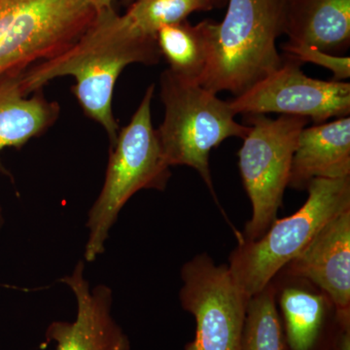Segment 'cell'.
Here are the masks:
<instances>
[{
    "label": "cell",
    "instance_id": "obj_1",
    "mask_svg": "<svg viewBox=\"0 0 350 350\" xmlns=\"http://www.w3.org/2000/svg\"><path fill=\"white\" fill-rule=\"evenodd\" d=\"M161 57L156 38L137 36L123 15L108 7L101 9L93 24L66 52L27 69L22 85L29 94L42 90L55 78L75 77L71 92L85 114L107 131L111 147L120 131L112 107L120 75L129 64L152 66Z\"/></svg>",
    "mask_w": 350,
    "mask_h": 350
},
{
    "label": "cell",
    "instance_id": "obj_2",
    "mask_svg": "<svg viewBox=\"0 0 350 350\" xmlns=\"http://www.w3.org/2000/svg\"><path fill=\"white\" fill-rule=\"evenodd\" d=\"M287 0H228L213 24L211 56L200 85L238 96L282 66L276 40L285 33Z\"/></svg>",
    "mask_w": 350,
    "mask_h": 350
},
{
    "label": "cell",
    "instance_id": "obj_3",
    "mask_svg": "<svg viewBox=\"0 0 350 350\" xmlns=\"http://www.w3.org/2000/svg\"><path fill=\"white\" fill-rule=\"evenodd\" d=\"M155 85L147 88L128 126L120 129L110 147L105 183L88 213L84 258L94 262L105 243L119 213L133 195L146 189L163 191L170 178V165L152 123L151 103Z\"/></svg>",
    "mask_w": 350,
    "mask_h": 350
},
{
    "label": "cell",
    "instance_id": "obj_4",
    "mask_svg": "<svg viewBox=\"0 0 350 350\" xmlns=\"http://www.w3.org/2000/svg\"><path fill=\"white\" fill-rule=\"evenodd\" d=\"M293 215L276 219L254 241H239L229 258L234 280L248 299L261 292L334 217L350 208V176L315 178Z\"/></svg>",
    "mask_w": 350,
    "mask_h": 350
},
{
    "label": "cell",
    "instance_id": "obj_5",
    "mask_svg": "<svg viewBox=\"0 0 350 350\" xmlns=\"http://www.w3.org/2000/svg\"><path fill=\"white\" fill-rule=\"evenodd\" d=\"M165 118L157 130L170 167L187 165L197 170L214 195L209 154L229 137H246L250 126L241 125L228 101L198 83L187 81L170 69L160 77Z\"/></svg>",
    "mask_w": 350,
    "mask_h": 350
},
{
    "label": "cell",
    "instance_id": "obj_6",
    "mask_svg": "<svg viewBox=\"0 0 350 350\" xmlns=\"http://www.w3.org/2000/svg\"><path fill=\"white\" fill-rule=\"evenodd\" d=\"M100 10L93 0H0V77L63 54Z\"/></svg>",
    "mask_w": 350,
    "mask_h": 350
},
{
    "label": "cell",
    "instance_id": "obj_7",
    "mask_svg": "<svg viewBox=\"0 0 350 350\" xmlns=\"http://www.w3.org/2000/svg\"><path fill=\"white\" fill-rule=\"evenodd\" d=\"M250 130L239 152V167L252 206V216L239 241L261 238L276 220L289 183L292 159L301 131L310 119L282 115H247Z\"/></svg>",
    "mask_w": 350,
    "mask_h": 350
},
{
    "label": "cell",
    "instance_id": "obj_8",
    "mask_svg": "<svg viewBox=\"0 0 350 350\" xmlns=\"http://www.w3.org/2000/svg\"><path fill=\"white\" fill-rule=\"evenodd\" d=\"M181 306L196 321L195 337L183 350H241L250 299L228 265L200 254L183 265Z\"/></svg>",
    "mask_w": 350,
    "mask_h": 350
},
{
    "label": "cell",
    "instance_id": "obj_9",
    "mask_svg": "<svg viewBox=\"0 0 350 350\" xmlns=\"http://www.w3.org/2000/svg\"><path fill=\"white\" fill-rule=\"evenodd\" d=\"M228 103L236 115L282 113L319 125L333 117L349 116L350 84L308 77L300 62L283 56L280 68Z\"/></svg>",
    "mask_w": 350,
    "mask_h": 350
},
{
    "label": "cell",
    "instance_id": "obj_10",
    "mask_svg": "<svg viewBox=\"0 0 350 350\" xmlns=\"http://www.w3.org/2000/svg\"><path fill=\"white\" fill-rule=\"evenodd\" d=\"M80 260L62 282L70 288L77 301L73 321L56 320L45 331V344L56 350H131V340L113 317V291L105 284L92 288Z\"/></svg>",
    "mask_w": 350,
    "mask_h": 350
},
{
    "label": "cell",
    "instance_id": "obj_11",
    "mask_svg": "<svg viewBox=\"0 0 350 350\" xmlns=\"http://www.w3.org/2000/svg\"><path fill=\"white\" fill-rule=\"evenodd\" d=\"M282 271L317 285L331 301L337 323L350 325V208L329 221Z\"/></svg>",
    "mask_w": 350,
    "mask_h": 350
},
{
    "label": "cell",
    "instance_id": "obj_12",
    "mask_svg": "<svg viewBox=\"0 0 350 350\" xmlns=\"http://www.w3.org/2000/svg\"><path fill=\"white\" fill-rule=\"evenodd\" d=\"M350 176V118L304 129L299 135L288 187L306 189L315 178Z\"/></svg>",
    "mask_w": 350,
    "mask_h": 350
},
{
    "label": "cell",
    "instance_id": "obj_13",
    "mask_svg": "<svg viewBox=\"0 0 350 350\" xmlns=\"http://www.w3.org/2000/svg\"><path fill=\"white\" fill-rule=\"evenodd\" d=\"M23 73L0 77V154L6 148H22L42 135L56 123L61 112L59 103L47 100L41 90L32 96L25 94ZM0 174L10 176L1 157Z\"/></svg>",
    "mask_w": 350,
    "mask_h": 350
},
{
    "label": "cell",
    "instance_id": "obj_14",
    "mask_svg": "<svg viewBox=\"0 0 350 350\" xmlns=\"http://www.w3.org/2000/svg\"><path fill=\"white\" fill-rule=\"evenodd\" d=\"M288 43L333 55L350 45V0H287Z\"/></svg>",
    "mask_w": 350,
    "mask_h": 350
},
{
    "label": "cell",
    "instance_id": "obj_15",
    "mask_svg": "<svg viewBox=\"0 0 350 350\" xmlns=\"http://www.w3.org/2000/svg\"><path fill=\"white\" fill-rule=\"evenodd\" d=\"M213 21L192 25L187 20L158 31L157 45L170 70L182 79L200 84L211 56Z\"/></svg>",
    "mask_w": 350,
    "mask_h": 350
},
{
    "label": "cell",
    "instance_id": "obj_16",
    "mask_svg": "<svg viewBox=\"0 0 350 350\" xmlns=\"http://www.w3.org/2000/svg\"><path fill=\"white\" fill-rule=\"evenodd\" d=\"M278 301L288 349H314L323 334L329 310L333 308L328 297L323 292L289 286L282 290Z\"/></svg>",
    "mask_w": 350,
    "mask_h": 350
},
{
    "label": "cell",
    "instance_id": "obj_17",
    "mask_svg": "<svg viewBox=\"0 0 350 350\" xmlns=\"http://www.w3.org/2000/svg\"><path fill=\"white\" fill-rule=\"evenodd\" d=\"M241 350H285L273 282L248 301Z\"/></svg>",
    "mask_w": 350,
    "mask_h": 350
},
{
    "label": "cell",
    "instance_id": "obj_18",
    "mask_svg": "<svg viewBox=\"0 0 350 350\" xmlns=\"http://www.w3.org/2000/svg\"><path fill=\"white\" fill-rule=\"evenodd\" d=\"M213 9L209 0H133L123 17L137 36L156 38L163 27L187 20L191 14Z\"/></svg>",
    "mask_w": 350,
    "mask_h": 350
},
{
    "label": "cell",
    "instance_id": "obj_19",
    "mask_svg": "<svg viewBox=\"0 0 350 350\" xmlns=\"http://www.w3.org/2000/svg\"><path fill=\"white\" fill-rule=\"evenodd\" d=\"M285 56L293 57L296 61L303 63L317 64L333 72V81L342 82L350 77V57H340L337 55L322 52L317 48L305 45H293L284 43L282 45Z\"/></svg>",
    "mask_w": 350,
    "mask_h": 350
},
{
    "label": "cell",
    "instance_id": "obj_20",
    "mask_svg": "<svg viewBox=\"0 0 350 350\" xmlns=\"http://www.w3.org/2000/svg\"><path fill=\"white\" fill-rule=\"evenodd\" d=\"M338 324V323H337ZM333 340L331 350H350V325H340Z\"/></svg>",
    "mask_w": 350,
    "mask_h": 350
},
{
    "label": "cell",
    "instance_id": "obj_21",
    "mask_svg": "<svg viewBox=\"0 0 350 350\" xmlns=\"http://www.w3.org/2000/svg\"><path fill=\"white\" fill-rule=\"evenodd\" d=\"M125 3L131 4L133 0H124ZM211 4H213V8H221V7H224L227 5L228 0H209Z\"/></svg>",
    "mask_w": 350,
    "mask_h": 350
},
{
    "label": "cell",
    "instance_id": "obj_22",
    "mask_svg": "<svg viewBox=\"0 0 350 350\" xmlns=\"http://www.w3.org/2000/svg\"><path fill=\"white\" fill-rule=\"evenodd\" d=\"M93 1L96 4L98 8L103 9L111 7L115 0H93Z\"/></svg>",
    "mask_w": 350,
    "mask_h": 350
},
{
    "label": "cell",
    "instance_id": "obj_23",
    "mask_svg": "<svg viewBox=\"0 0 350 350\" xmlns=\"http://www.w3.org/2000/svg\"><path fill=\"white\" fill-rule=\"evenodd\" d=\"M4 224H5V218H4L3 207H2L1 200H0V234L3 230Z\"/></svg>",
    "mask_w": 350,
    "mask_h": 350
}]
</instances>
